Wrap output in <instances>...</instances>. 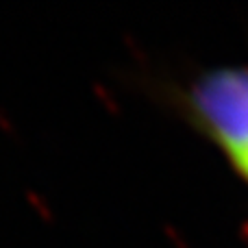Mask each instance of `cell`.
<instances>
[{"instance_id": "1", "label": "cell", "mask_w": 248, "mask_h": 248, "mask_svg": "<svg viewBox=\"0 0 248 248\" xmlns=\"http://www.w3.org/2000/svg\"><path fill=\"white\" fill-rule=\"evenodd\" d=\"M179 105L248 189V61L196 74L181 92ZM244 231L248 235V222Z\"/></svg>"}]
</instances>
